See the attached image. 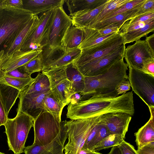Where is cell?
<instances>
[{"instance_id":"1","label":"cell","mask_w":154,"mask_h":154,"mask_svg":"<svg viewBox=\"0 0 154 154\" xmlns=\"http://www.w3.org/2000/svg\"><path fill=\"white\" fill-rule=\"evenodd\" d=\"M66 116L70 120L87 119L111 112H121L132 116L135 112L132 91L116 97H94L69 103Z\"/></svg>"},{"instance_id":"2","label":"cell","mask_w":154,"mask_h":154,"mask_svg":"<svg viewBox=\"0 0 154 154\" xmlns=\"http://www.w3.org/2000/svg\"><path fill=\"white\" fill-rule=\"evenodd\" d=\"M124 58L118 61L104 73L94 76H85V86L81 100L94 97H116L118 84L128 79V66Z\"/></svg>"},{"instance_id":"3","label":"cell","mask_w":154,"mask_h":154,"mask_svg":"<svg viewBox=\"0 0 154 154\" xmlns=\"http://www.w3.org/2000/svg\"><path fill=\"white\" fill-rule=\"evenodd\" d=\"M33 16L28 10L0 0V51L6 52Z\"/></svg>"},{"instance_id":"4","label":"cell","mask_w":154,"mask_h":154,"mask_svg":"<svg viewBox=\"0 0 154 154\" xmlns=\"http://www.w3.org/2000/svg\"><path fill=\"white\" fill-rule=\"evenodd\" d=\"M4 125L9 150L14 154L23 152L29 131L33 126L32 119L24 113L18 112L14 118H8Z\"/></svg>"},{"instance_id":"5","label":"cell","mask_w":154,"mask_h":154,"mask_svg":"<svg viewBox=\"0 0 154 154\" xmlns=\"http://www.w3.org/2000/svg\"><path fill=\"white\" fill-rule=\"evenodd\" d=\"M100 116L68 121L65 120L68 140L64 146V154H79L91 131L99 122Z\"/></svg>"},{"instance_id":"6","label":"cell","mask_w":154,"mask_h":154,"mask_svg":"<svg viewBox=\"0 0 154 154\" xmlns=\"http://www.w3.org/2000/svg\"><path fill=\"white\" fill-rule=\"evenodd\" d=\"M72 25L70 17L66 13L63 6L54 9L41 44L42 48L46 45L51 48L61 46L63 37Z\"/></svg>"},{"instance_id":"7","label":"cell","mask_w":154,"mask_h":154,"mask_svg":"<svg viewBox=\"0 0 154 154\" xmlns=\"http://www.w3.org/2000/svg\"><path fill=\"white\" fill-rule=\"evenodd\" d=\"M64 121L60 122L49 112L41 113L33 121V144L44 146L51 143L61 131Z\"/></svg>"},{"instance_id":"8","label":"cell","mask_w":154,"mask_h":154,"mask_svg":"<svg viewBox=\"0 0 154 154\" xmlns=\"http://www.w3.org/2000/svg\"><path fill=\"white\" fill-rule=\"evenodd\" d=\"M124 44L122 36L118 32L113 37L96 45L81 50L79 56L72 62V63L74 66L77 68L113 52Z\"/></svg>"},{"instance_id":"9","label":"cell","mask_w":154,"mask_h":154,"mask_svg":"<svg viewBox=\"0 0 154 154\" xmlns=\"http://www.w3.org/2000/svg\"><path fill=\"white\" fill-rule=\"evenodd\" d=\"M66 66L42 71L49 79L52 93L64 107L70 103L71 96L74 94L66 74Z\"/></svg>"},{"instance_id":"10","label":"cell","mask_w":154,"mask_h":154,"mask_svg":"<svg viewBox=\"0 0 154 154\" xmlns=\"http://www.w3.org/2000/svg\"><path fill=\"white\" fill-rule=\"evenodd\" d=\"M128 79L132 91L148 106L154 107V77L128 67Z\"/></svg>"},{"instance_id":"11","label":"cell","mask_w":154,"mask_h":154,"mask_svg":"<svg viewBox=\"0 0 154 154\" xmlns=\"http://www.w3.org/2000/svg\"><path fill=\"white\" fill-rule=\"evenodd\" d=\"M125 48L124 44L109 54L86 63L77 69L85 76H94L102 74L115 63L124 58Z\"/></svg>"},{"instance_id":"12","label":"cell","mask_w":154,"mask_h":154,"mask_svg":"<svg viewBox=\"0 0 154 154\" xmlns=\"http://www.w3.org/2000/svg\"><path fill=\"white\" fill-rule=\"evenodd\" d=\"M124 57L128 67L142 71L144 62L154 57L145 40L139 39L125 48Z\"/></svg>"},{"instance_id":"13","label":"cell","mask_w":154,"mask_h":154,"mask_svg":"<svg viewBox=\"0 0 154 154\" xmlns=\"http://www.w3.org/2000/svg\"><path fill=\"white\" fill-rule=\"evenodd\" d=\"M132 117L125 113H109L100 116L99 122L106 127L110 135L121 134L124 139Z\"/></svg>"},{"instance_id":"14","label":"cell","mask_w":154,"mask_h":154,"mask_svg":"<svg viewBox=\"0 0 154 154\" xmlns=\"http://www.w3.org/2000/svg\"><path fill=\"white\" fill-rule=\"evenodd\" d=\"M48 92L20 94L17 112L24 113L30 116L34 121L41 113L46 112L44 99Z\"/></svg>"},{"instance_id":"15","label":"cell","mask_w":154,"mask_h":154,"mask_svg":"<svg viewBox=\"0 0 154 154\" xmlns=\"http://www.w3.org/2000/svg\"><path fill=\"white\" fill-rule=\"evenodd\" d=\"M65 120L60 133L50 143L44 146L32 144L25 147V154H64V145L68 136Z\"/></svg>"},{"instance_id":"16","label":"cell","mask_w":154,"mask_h":154,"mask_svg":"<svg viewBox=\"0 0 154 154\" xmlns=\"http://www.w3.org/2000/svg\"><path fill=\"white\" fill-rule=\"evenodd\" d=\"M53 10L41 14L39 17L38 26L20 51H26L32 50H42L41 44L48 28Z\"/></svg>"},{"instance_id":"17","label":"cell","mask_w":154,"mask_h":154,"mask_svg":"<svg viewBox=\"0 0 154 154\" xmlns=\"http://www.w3.org/2000/svg\"><path fill=\"white\" fill-rule=\"evenodd\" d=\"M41 50H32L23 51H15L12 54L6 56L1 70L4 73L17 69L37 56Z\"/></svg>"},{"instance_id":"18","label":"cell","mask_w":154,"mask_h":154,"mask_svg":"<svg viewBox=\"0 0 154 154\" xmlns=\"http://www.w3.org/2000/svg\"><path fill=\"white\" fill-rule=\"evenodd\" d=\"M22 8L37 15L56 8L62 6L64 0H22Z\"/></svg>"},{"instance_id":"19","label":"cell","mask_w":154,"mask_h":154,"mask_svg":"<svg viewBox=\"0 0 154 154\" xmlns=\"http://www.w3.org/2000/svg\"><path fill=\"white\" fill-rule=\"evenodd\" d=\"M39 22V18L38 15L33 16L5 54V56H8L15 51H20L25 43L35 30Z\"/></svg>"},{"instance_id":"20","label":"cell","mask_w":154,"mask_h":154,"mask_svg":"<svg viewBox=\"0 0 154 154\" xmlns=\"http://www.w3.org/2000/svg\"><path fill=\"white\" fill-rule=\"evenodd\" d=\"M150 117L149 121L134 134L138 149L154 142V107L149 108Z\"/></svg>"},{"instance_id":"21","label":"cell","mask_w":154,"mask_h":154,"mask_svg":"<svg viewBox=\"0 0 154 154\" xmlns=\"http://www.w3.org/2000/svg\"><path fill=\"white\" fill-rule=\"evenodd\" d=\"M142 5L132 10L102 20L94 24L91 28L101 29L109 27H118L120 29L126 22L134 17L138 8Z\"/></svg>"},{"instance_id":"22","label":"cell","mask_w":154,"mask_h":154,"mask_svg":"<svg viewBox=\"0 0 154 154\" xmlns=\"http://www.w3.org/2000/svg\"><path fill=\"white\" fill-rule=\"evenodd\" d=\"M106 3L94 9L80 11L69 15L72 26L82 28L87 27L97 16Z\"/></svg>"},{"instance_id":"23","label":"cell","mask_w":154,"mask_h":154,"mask_svg":"<svg viewBox=\"0 0 154 154\" xmlns=\"http://www.w3.org/2000/svg\"><path fill=\"white\" fill-rule=\"evenodd\" d=\"M84 37L83 28L71 26L65 32L61 41V46L66 49L78 48Z\"/></svg>"},{"instance_id":"24","label":"cell","mask_w":154,"mask_h":154,"mask_svg":"<svg viewBox=\"0 0 154 154\" xmlns=\"http://www.w3.org/2000/svg\"><path fill=\"white\" fill-rule=\"evenodd\" d=\"M51 90L48 77L42 72H39L33 80L20 92V94H37L49 92Z\"/></svg>"},{"instance_id":"25","label":"cell","mask_w":154,"mask_h":154,"mask_svg":"<svg viewBox=\"0 0 154 154\" xmlns=\"http://www.w3.org/2000/svg\"><path fill=\"white\" fill-rule=\"evenodd\" d=\"M84 37L82 42L78 47L81 50L91 48L115 35L117 33L101 36L98 30L93 28H83Z\"/></svg>"},{"instance_id":"26","label":"cell","mask_w":154,"mask_h":154,"mask_svg":"<svg viewBox=\"0 0 154 154\" xmlns=\"http://www.w3.org/2000/svg\"><path fill=\"white\" fill-rule=\"evenodd\" d=\"M20 92L13 87L0 83V97L8 116L11 109L18 97Z\"/></svg>"},{"instance_id":"27","label":"cell","mask_w":154,"mask_h":154,"mask_svg":"<svg viewBox=\"0 0 154 154\" xmlns=\"http://www.w3.org/2000/svg\"><path fill=\"white\" fill-rule=\"evenodd\" d=\"M108 0H65L70 14L84 10L95 9L107 1Z\"/></svg>"},{"instance_id":"28","label":"cell","mask_w":154,"mask_h":154,"mask_svg":"<svg viewBox=\"0 0 154 154\" xmlns=\"http://www.w3.org/2000/svg\"><path fill=\"white\" fill-rule=\"evenodd\" d=\"M65 71L74 93H81L85 86V76L74 66L72 62L66 66Z\"/></svg>"},{"instance_id":"29","label":"cell","mask_w":154,"mask_h":154,"mask_svg":"<svg viewBox=\"0 0 154 154\" xmlns=\"http://www.w3.org/2000/svg\"><path fill=\"white\" fill-rule=\"evenodd\" d=\"M44 103L46 112L50 113L56 120L61 122L62 112L64 106L55 97L51 90L45 97Z\"/></svg>"},{"instance_id":"30","label":"cell","mask_w":154,"mask_h":154,"mask_svg":"<svg viewBox=\"0 0 154 154\" xmlns=\"http://www.w3.org/2000/svg\"><path fill=\"white\" fill-rule=\"evenodd\" d=\"M130 0H108L103 9L86 28H91L96 23L102 20L107 15L122 7Z\"/></svg>"},{"instance_id":"31","label":"cell","mask_w":154,"mask_h":154,"mask_svg":"<svg viewBox=\"0 0 154 154\" xmlns=\"http://www.w3.org/2000/svg\"><path fill=\"white\" fill-rule=\"evenodd\" d=\"M154 30V20H153L142 28L121 34L124 44L125 45L137 41L141 37L146 36L150 32H153Z\"/></svg>"},{"instance_id":"32","label":"cell","mask_w":154,"mask_h":154,"mask_svg":"<svg viewBox=\"0 0 154 154\" xmlns=\"http://www.w3.org/2000/svg\"><path fill=\"white\" fill-rule=\"evenodd\" d=\"M34 79L18 78L5 75L1 71L0 73V83L13 87L20 91L29 85Z\"/></svg>"},{"instance_id":"33","label":"cell","mask_w":154,"mask_h":154,"mask_svg":"<svg viewBox=\"0 0 154 154\" xmlns=\"http://www.w3.org/2000/svg\"><path fill=\"white\" fill-rule=\"evenodd\" d=\"M124 140L121 134H110L104 138L96 144L91 151H95L118 146Z\"/></svg>"},{"instance_id":"34","label":"cell","mask_w":154,"mask_h":154,"mask_svg":"<svg viewBox=\"0 0 154 154\" xmlns=\"http://www.w3.org/2000/svg\"><path fill=\"white\" fill-rule=\"evenodd\" d=\"M81 51V50L78 48L66 49L65 53L61 58L49 66L45 71L66 66L72 62L79 56Z\"/></svg>"},{"instance_id":"35","label":"cell","mask_w":154,"mask_h":154,"mask_svg":"<svg viewBox=\"0 0 154 154\" xmlns=\"http://www.w3.org/2000/svg\"><path fill=\"white\" fill-rule=\"evenodd\" d=\"M18 68L20 71L30 75L33 73L42 71L43 65L39 54L37 56Z\"/></svg>"},{"instance_id":"36","label":"cell","mask_w":154,"mask_h":154,"mask_svg":"<svg viewBox=\"0 0 154 154\" xmlns=\"http://www.w3.org/2000/svg\"><path fill=\"white\" fill-rule=\"evenodd\" d=\"M146 1V0H130L120 8L106 15L102 20L132 10L141 6Z\"/></svg>"},{"instance_id":"37","label":"cell","mask_w":154,"mask_h":154,"mask_svg":"<svg viewBox=\"0 0 154 154\" xmlns=\"http://www.w3.org/2000/svg\"><path fill=\"white\" fill-rule=\"evenodd\" d=\"M153 20H154V19L145 22H137L129 24L125 23L120 29L119 32L122 34L137 30L143 27Z\"/></svg>"},{"instance_id":"38","label":"cell","mask_w":154,"mask_h":154,"mask_svg":"<svg viewBox=\"0 0 154 154\" xmlns=\"http://www.w3.org/2000/svg\"><path fill=\"white\" fill-rule=\"evenodd\" d=\"M107 129L104 125L98 123V129L95 139L92 145L91 151L93 147L105 137L109 135Z\"/></svg>"},{"instance_id":"39","label":"cell","mask_w":154,"mask_h":154,"mask_svg":"<svg viewBox=\"0 0 154 154\" xmlns=\"http://www.w3.org/2000/svg\"><path fill=\"white\" fill-rule=\"evenodd\" d=\"M152 12H154V0H146L138 8L134 17Z\"/></svg>"},{"instance_id":"40","label":"cell","mask_w":154,"mask_h":154,"mask_svg":"<svg viewBox=\"0 0 154 154\" xmlns=\"http://www.w3.org/2000/svg\"><path fill=\"white\" fill-rule=\"evenodd\" d=\"M153 19H154V12L146 13L135 17L132 18L129 21H128L125 23L129 24L137 22H145Z\"/></svg>"},{"instance_id":"41","label":"cell","mask_w":154,"mask_h":154,"mask_svg":"<svg viewBox=\"0 0 154 154\" xmlns=\"http://www.w3.org/2000/svg\"><path fill=\"white\" fill-rule=\"evenodd\" d=\"M118 146L122 154H137L134 146L124 140Z\"/></svg>"},{"instance_id":"42","label":"cell","mask_w":154,"mask_h":154,"mask_svg":"<svg viewBox=\"0 0 154 154\" xmlns=\"http://www.w3.org/2000/svg\"><path fill=\"white\" fill-rule=\"evenodd\" d=\"M142 71L154 77V58L149 59L144 62Z\"/></svg>"},{"instance_id":"43","label":"cell","mask_w":154,"mask_h":154,"mask_svg":"<svg viewBox=\"0 0 154 154\" xmlns=\"http://www.w3.org/2000/svg\"><path fill=\"white\" fill-rule=\"evenodd\" d=\"M1 72L5 75L11 76L24 79H31L32 78L31 75L20 71L18 68L5 73L3 72L2 70Z\"/></svg>"},{"instance_id":"44","label":"cell","mask_w":154,"mask_h":154,"mask_svg":"<svg viewBox=\"0 0 154 154\" xmlns=\"http://www.w3.org/2000/svg\"><path fill=\"white\" fill-rule=\"evenodd\" d=\"M131 85L128 79H125L117 86L116 91L118 95H119L121 94H124L131 89Z\"/></svg>"},{"instance_id":"45","label":"cell","mask_w":154,"mask_h":154,"mask_svg":"<svg viewBox=\"0 0 154 154\" xmlns=\"http://www.w3.org/2000/svg\"><path fill=\"white\" fill-rule=\"evenodd\" d=\"M136 151L137 154H154V142L138 149Z\"/></svg>"},{"instance_id":"46","label":"cell","mask_w":154,"mask_h":154,"mask_svg":"<svg viewBox=\"0 0 154 154\" xmlns=\"http://www.w3.org/2000/svg\"><path fill=\"white\" fill-rule=\"evenodd\" d=\"M8 116L6 114L0 97V126L4 125L6 122Z\"/></svg>"},{"instance_id":"47","label":"cell","mask_w":154,"mask_h":154,"mask_svg":"<svg viewBox=\"0 0 154 154\" xmlns=\"http://www.w3.org/2000/svg\"><path fill=\"white\" fill-rule=\"evenodd\" d=\"M120 29L118 27H111L97 30L101 36H104L112 33L118 32Z\"/></svg>"},{"instance_id":"48","label":"cell","mask_w":154,"mask_h":154,"mask_svg":"<svg viewBox=\"0 0 154 154\" xmlns=\"http://www.w3.org/2000/svg\"><path fill=\"white\" fill-rule=\"evenodd\" d=\"M145 40L152 56L154 57V34L146 36Z\"/></svg>"},{"instance_id":"49","label":"cell","mask_w":154,"mask_h":154,"mask_svg":"<svg viewBox=\"0 0 154 154\" xmlns=\"http://www.w3.org/2000/svg\"><path fill=\"white\" fill-rule=\"evenodd\" d=\"M2 1L6 5L13 7L22 8L23 5L22 0H2Z\"/></svg>"},{"instance_id":"50","label":"cell","mask_w":154,"mask_h":154,"mask_svg":"<svg viewBox=\"0 0 154 154\" xmlns=\"http://www.w3.org/2000/svg\"><path fill=\"white\" fill-rule=\"evenodd\" d=\"M82 95L80 93H75L73 94L70 98V102L69 103L74 104L81 101Z\"/></svg>"},{"instance_id":"51","label":"cell","mask_w":154,"mask_h":154,"mask_svg":"<svg viewBox=\"0 0 154 154\" xmlns=\"http://www.w3.org/2000/svg\"><path fill=\"white\" fill-rule=\"evenodd\" d=\"M108 154H122L118 146L112 147L110 152Z\"/></svg>"},{"instance_id":"52","label":"cell","mask_w":154,"mask_h":154,"mask_svg":"<svg viewBox=\"0 0 154 154\" xmlns=\"http://www.w3.org/2000/svg\"><path fill=\"white\" fill-rule=\"evenodd\" d=\"M5 51H0V73L2 67L5 60Z\"/></svg>"},{"instance_id":"53","label":"cell","mask_w":154,"mask_h":154,"mask_svg":"<svg viewBox=\"0 0 154 154\" xmlns=\"http://www.w3.org/2000/svg\"><path fill=\"white\" fill-rule=\"evenodd\" d=\"M89 150L82 149L80 151L79 154H87Z\"/></svg>"},{"instance_id":"54","label":"cell","mask_w":154,"mask_h":154,"mask_svg":"<svg viewBox=\"0 0 154 154\" xmlns=\"http://www.w3.org/2000/svg\"><path fill=\"white\" fill-rule=\"evenodd\" d=\"M87 154H102L99 152H97L95 151H91L89 150Z\"/></svg>"},{"instance_id":"55","label":"cell","mask_w":154,"mask_h":154,"mask_svg":"<svg viewBox=\"0 0 154 154\" xmlns=\"http://www.w3.org/2000/svg\"><path fill=\"white\" fill-rule=\"evenodd\" d=\"M0 154H5L3 153L0 152Z\"/></svg>"},{"instance_id":"56","label":"cell","mask_w":154,"mask_h":154,"mask_svg":"<svg viewBox=\"0 0 154 154\" xmlns=\"http://www.w3.org/2000/svg\"></svg>"}]
</instances>
